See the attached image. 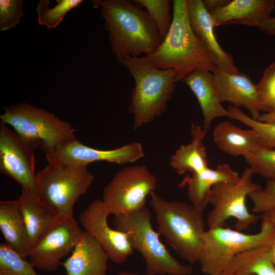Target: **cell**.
I'll return each instance as SVG.
<instances>
[{
	"instance_id": "6da1fadb",
	"label": "cell",
	"mask_w": 275,
	"mask_h": 275,
	"mask_svg": "<svg viewBox=\"0 0 275 275\" xmlns=\"http://www.w3.org/2000/svg\"><path fill=\"white\" fill-rule=\"evenodd\" d=\"M100 8L111 49L119 63L129 57L154 52L163 39L146 10L127 0H94Z\"/></svg>"
},
{
	"instance_id": "7a4b0ae2",
	"label": "cell",
	"mask_w": 275,
	"mask_h": 275,
	"mask_svg": "<svg viewBox=\"0 0 275 275\" xmlns=\"http://www.w3.org/2000/svg\"><path fill=\"white\" fill-rule=\"evenodd\" d=\"M171 28L159 46L144 56L156 67L175 71L178 82L190 73L217 67L204 44L195 34L189 20L186 0L172 1Z\"/></svg>"
},
{
	"instance_id": "3957f363",
	"label": "cell",
	"mask_w": 275,
	"mask_h": 275,
	"mask_svg": "<svg viewBox=\"0 0 275 275\" xmlns=\"http://www.w3.org/2000/svg\"><path fill=\"white\" fill-rule=\"evenodd\" d=\"M121 64L134 79L128 110L136 130L165 112L176 87V72L156 67L145 57H129Z\"/></svg>"
},
{
	"instance_id": "277c9868",
	"label": "cell",
	"mask_w": 275,
	"mask_h": 275,
	"mask_svg": "<svg viewBox=\"0 0 275 275\" xmlns=\"http://www.w3.org/2000/svg\"><path fill=\"white\" fill-rule=\"evenodd\" d=\"M150 196L158 233L181 258L190 264L198 262L206 231L203 211L191 204L167 200L155 191Z\"/></svg>"
},
{
	"instance_id": "5b68a950",
	"label": "cell",
	"mask_w": 275,
	"mask_h": 275,
	"mask_svg": "<svg viewBox=\"0 0 275 275\" xmlns=\"http://www.w3.org/2000/svg\"><path fill=\"white\" fill-rule=\"evenodd\" d=\"M152 213L147 207L127 214L115 215V229L127 234L133 250L142 255L148 275H190V265L179 262L159 239V233L153 229Z\"/></svg>"
},
{
	"instance_id": "8992f818",
	"label": "cell",
	"mask_w": 275,
	"mask_h": 275,
	"mask_svg": "<svg viewBox=\"0 0 275 275\" xmlns=\"http://www.w3.org/2000/svg\"><path fill=\"white\" fill-rule=\"evenodd\" d=\"M3 108L1 122L10 126L33 150L41 147L46 154L61 144L76 138V129L70 123L45 109L25 103Z\"/></svg>"
},
{
	"instance_id": "52a82bcc",
	"label": "cell",
	"mask_w": 275,
	"mask_h": 275,
	"mask_svg": "<svg viewBox=\"0 0 275 275\" xmlns=\"http://www.w3.org/2000/svg\"><path fill=\"white\" fill-rule=\"evenodd\" d=\"M274 241L275 228L264 218L259 232L253 234L224 227L208 229L202 236L198 262L204 273L215 275L225 271L238 254L257 246H271Z\"/></svg>"
},
{
	"instance_id": "ba28073f",
	"label": "cell",
	"mask_w": 275,
	"mask_h": 275,
	"mask_svg": "<svg viewBox=\"0 0 275 275\" xmlns=\"http://www.w3.org/2000/svg\"><path fill=\"white\" fill-rule=\"evenodd\" d=\"M39 198L57 216H73L76 201L93 183L87 165L48 162L37 173Z\"/></svg>"
},
{
	"instance_id": "9c48e42d",
	"label": "cell",
	"mask_w": 275,
	"mask_h": 275,
	"mask_svg": "<svg viewBox=\"0 0 275 275\" xmlns=\"http://www.w3.org/2000/svg\"><path fill=\"white\" fill-rule=\"evenodd\" d=\"M254 173L250 167H246L238 180L221 182L212 188L209 205L212 206L206 218L208 229L223 227L226 221L235 218L236 230L242 231L259 219V216L250 213L246 205L249 195L262 187L253 180Z\"/></svg>"
},
{
	"instance_id": "30bf717a",
	"label": "cell",
	"mask_w": 275,
	"mask_h": 275,
	"mask_svg": "<svg viewBox=\"0 0 275 275\" xmlns=\"http://www.w3.org/2000/svg\"><path fill=\"white\" fill-rule=\"evenodd\" d=\"M156 186L157 178L146 166L126 167L105 186L102 201L109 215L127 214L145 208Z\"/></svg>"
},
{
	"instance_id": "8fae6325",
	"label": "cell",
	"mask_w": 275,
	"mask_h": 275,
	"mask_svg": "<svg viewBox=\"0 0 275 275\" xmlns=\"http://www.w3.org/2000/svg\"><path fill=\"white\" fill-rule=\"evenodd\" d=\"M73 216H57L40 240L31 250L29 261L40 270L51 272L71 253L82 233Z\"/></svg>"
},
{
	"instance_id": "7c38bea8",
	"label": "cell",
	"mask_w": 275,
	"mask_h": 275,
	"mask_svg": "<svg viewBox=\"0 0 275 275\" xmlns=\"http://www.w3.org/2000/svg\"><path fill=\"white\" fill-rule=\"evenodd\" d=\"M0 172L39 198L34 150L6 124L0 123Z\"/></svg>"
},
{
	"instance_id": "4fadbf2b",
	"label": "cell",
	"mask_w": 275,
	"mask_h": 275,
	"mask_svg": "<svg viewBox=\"0 0 275 275\" xmlns=\"http://www.w3.org/2000/svg\"><path fill=\"white\" fill-rule=\"evenodd\" d=\"M48 162L64 165H87L96 161L125 164L133 163L144 156L141 143H131L109 150L90 147L76 138L67 141L53 151L45 154Z\"/></svg>"
},
{
	"instance_id": "5bb4252c",
	"label": "cell",
	"mask_w": 275,
	"mask_h": 275,
	"mask_svg": "<svg viewBox=\"0 0 275 275\" xmlns=\"http://www.w3.org/2000/svg\"><path fill=\"white\" fill-rule=\"evenodd\" d=\"M109 215L102 200H95L81 212L79 219L84 230L101 245L109 259L116 264H123L134 250L126 233L108 226Z\"/></svg>"
},
{
	"instance_id": "9a60e30c",
	"label": "cell",
	"mask_w": 275,
	"mask_h": 275,
	"mask_svg": "<svg viewBox=\"0 0 275 275\" xmlns=\"http://www.w3.org/2000/svg\"><path fill=\"white\" fill-rule=\"evenodd\" d=\"M212 74L220 102L228 101L234 106L243 107L250 112L252 118L258 120L262 111L258 101L256 85L249 76L240 72L229 73L218 67Z\"/></svg>"
},
{
	"instance_id": "2e32d148",
	"label": "cell",
	"mask_w": 275,
	"mask_h": 275,
	"mask_svg": "<svg viewBox=\"0 0 275 275\" xmlns=\"http://www.w3.org/2000/svg\"><path fill=\"white\" fill-rule=\"evenodd\" d=\"M189 20L198 38L214 60L217 66L231 73H238L231 56L224 51L215 37L210 13L202 0H186Z\"/></svg>"
},
{
	"instance_id": "e0dca14e",
	"label": "cell",
	"mask_w": 275,
	"mask_h": 275,
	"mask_svg": "<svg viewBox=\"0 0 275 275\" xmlns=\"http://www.w3.org/2000/svg\"><path fill=\"white\" fill-rule=\"evenodd\" d=\"M109 259L101 245L84 230L70 256L62 265L66 275H106Z\"/></svg>"
},
{
	"instance_id": "ac0fdd59",
	"label": "cell",
	"mask_w": 275,
	"mask_h": 275,
	"mask_svg": "<svg viewBox=\"0 0 275 275\" xmlns=\"http://www.w3.org/2000/svg\"><path fill=\"white\" fill-rule=\"evenodd\" d=\"M275 0H233L212 12L214 25L238 23L259 28L271 17Z\"/></svg>"
},
{
	"instance_id": "d6986e66",
	"label": "cell",
	"mask_w": 275,
	"mask_h": 275,
	"mask_svg": "<svg viewBox=\"0 0 275 275\" xmlns=\"http://www.w3.org/2000/svg\"><path fill=\"white\" fill-rule=\"evenodd\" d=\"M192 91L201 107L204 128L208 130L214 119L230 118L231 114L221 104L215 91L213 74L208 70H198L186 76L182 80Z\"/></svg>"
},
{
	"instance_id": "ffe728a7",
	"label": "cell",
	"mask_w": 275,
	"mask_h": 275,
	"mask_svg": "<svg viewBox=\"0 0 275 275\" xmlns=\"http://www.w3.org/2000/svg\"><path fill=\"white\" fill-rule=\"evenodd\" d=\"M212 136L221 151L235 157L242 156L244 158L262 146L255 129H243L229 121L217 123L213 129Z\"/></svg>"
},
{
	"instance_id": "44dd1931",
	"label": "cell",
	"mask_w": 275,
	"mask_h": 275,
	"mask_svg": "<svg viewBox=\"0 0 275 275\" xmlns=\"http://www.w3.org/2000/svg\"><path fill=\"white\" fill-rule=\"evenodd\" d=\"M240 175L229 163L218 165L214 169L208 168L191 174L186 179L187 194L191 204L204 211L209 205V198L212 187L221 182H235Z\"/></svg>"
},
{
	"instance_id": "7402d4cb",
	"label": "cell",
	"mask_w": 275,
	"mask_h": 275,
	"mask_svg": "<svg viewBox=\"0 0 275 275\" xmlns=\"http://www.w3.org/2000/svg\"><path fill=\"white\" fill-rule=\"evenodd\" d=\"M207 130L199 125L191 123V142L181 145L171 157L170 166L178 175L187 172L191 174L209 168L206 149L204 140Z\"/></svg>"
},
{
	"instance_id": "603a6c76",
	"label": "cell",
	"mask_w": 275,
	"mask_h": 275,
	"mask_svg": "<svg viewBox=\"0 0 275 275\" xmlns=\"http://www.w3.org/2000/svg\"><path fill=\"white\" fill-rule=\"evenodd\" d=\"M17 200L31 250L48 230L57 216L39 198L22 188Z\"/></svg>"
},
{
	"instance_id": "cb8c5ba5",
	"label": "cell",
	"mask_w": 275,
	"mask_h": 275,
	"mask_svg": "<svg viewBox=\"0 0 275 275\" xmlns=\"http://www.w3.org/2000/svg\"><path fill=\"white\" fill-rule=\"evenodd\" d=\"M0 229L6 243L24 258L31 249L18 200L0 202Z\"/></svg>"
},
{
	"instance_id": "d4e9b609",
	"label": "cell",
	"mask_w": 275,
	"mask_h": 275,
	"mask_svg": "<svg viewBox=\"0 0 275 275\" xmlns=\"http://www.w3.org/2000/svg\"><path fill=\"white\" fill-rule=\"evenodd\" d=\"M270 246H257L238 254L225 271L244 274L275 275V266L270 258Z\"/></svg>"
},
{
	"instance_id": "484cf974",
	"label": "cell",
	"mask_w": 275,
	"mask_h": 275,
	"mask_svg": "<svg viewBox=\"0 0 275 275\" xmlns=\"http://www.w3.org/2000/svg\"><path fill=\"white\" fill-rule=\"evenodd\" d=\"M57 4L49 7V1L40 0L37 5L38 22L48 29L57 28L65 15L84 2L83 0H57Z\"/></svg>"
},
{
	"instance_id": "4316f807",
	"label": "cell",
	"mask_w": 275,
	"mask_h": 275,
	"mask_svg": "<svg viewBox=\"0 0 275 275\" xmlns=\"http://www.w3.org/2000/svg\"><path fill=\"white\" fill-rule=\"evenodd\" d=\"M34 267L6 243L0 244V275H39Z\"/></svg>"
},
{
	"instance_id": "83f0119b",
	"label": "cell",
	"mask_w": 275,
	"mask_h": 275,
	"mask_svg": "<svg viewBox=\"0 0 275 275\" xmlns=\"http://www.w3.org/2000/svg\"><path fill=\"white\" fill-rule=\"evenodd\" d=\"M136 5L145 9L155 23L163 39L168 34L172 22L170 0H133Z\"/></svg>"
},
{
	"instance_id": "f1b7e54d",
	"label": "cell",
	"mask_w": 275,
	"mask_h": 275,
	"mask_svg": "<svg viewBox=\"0 0 275 275\" xmlns=\"http://www.w3.org/2000/svg\"><path fill=\"white\" fill-rule=\"evenodd\" d=\"M228 110L231 114L230 118L237 120L257 132L263 146L275 148V124L254 120L233 105L229 106Z\"/></svg>"
},
{
	"instance_id": "f546056e",
	"label": "cell",
	"mask_w": 275,
	"mask_h": 275,
	"mask_svg": "<svg viewBox=\"0 0 275 275\" xmlns=\"http://www.w3.org/2000/svg\"><path fill=\"white\" fill-rule=\"evenodd\" d=\"M254 174L275 180V149L263 146L244 158Z\"/></svg>"
},
{
	"instance_id": "4dcf8cb0",
	"label": "cell",
	"mask_w": 275,
	"mask_h": 275,
	"mask_svg": "<svg viewBox=\"0 0 275 275\" xmlns=\"http://www.w3.org/2000/svg\"><path fill=\"white\" fill-rule=\"evenodd\" d=\"M259 104L266 113L275 111V61L264 71L256 85Z\"/></svg>"
},
{
	"instance_id": "1f68e13d",
	"label": "cell",
	"mask_w": 275,
	"mask_h": 275,
	"mask_svg": "<svg viewBox=\"0 0 275 275\" xmlns=\"http://www.w3.org/2000/svg\"><path fill=\"white\" fill-rule=\"evenodd\" d=\"M24 15L22 0H0V31L15 28Z\"/></svg>"
},
{
	"instance_id": "d6a6232c",
	"label": "cell",
	"mask_w": 275,
	"mask_h": 275,
	"mask_svg": "<svg viewBox=\"0 0 275 275\" xmlns=\"http://www.w3.org/2000/svg\"><path fill=\"white\" fill-rule=\"evenodd\" d=\"M249 197L255 213L263 214L275 209V180H268L264 188L251 193Z\"/></svg>"
},
{
	"instance_id": "836d02e7",
	"label": "cell",
	"mask_w": 275,
	"mask_h": 275,
	"mask_svg": "<svg viewBox=\"0 0 275 275\" xmlns=\"http://www.w3.org/2000/svg\"><path fill=\"white\" fill-rule=\"evenodd\" d=\"M259 28L269 35L275 36V17H269Z\"/></svg>"
},
{
	"instance_id": "e575fe53",
	"label": "cell",
	"mask_w": 275,
	"mask_h": 275,
	"mask_svg": "<svg viewBox=\"0 0 275 275\" xmlns=\"http://www.w3.org/2000/svg\"><path fill=\"white\" fill-rule=\"evenodd\" d=\"M230 1L227 0H205L203 1L207 11L211 13L213 11L226 5Z\"/></svg>"
},
{
	"instance_id": "d590c367",
	"label": "cell",
	"mask_w": 275,
	"mask_h": 275,
	"mask_svg": "<svg viewBox=\"0 0 275 275\" xmlns=\"http://www.w3.org/2000/svg\"><path fill=\"white\" fill-rule=\"evenodd\" d=\"M258 120L264 123L275 124V111L261 114Z\"/></svg>"
},
{
	"instance_id": "8d00e7d4",
	"label": "cell",
	"mask_w": 275,
	"mask_h": 275,
	"mask_svg": "<svg viewBox=\"0 0 275 275\" xmlns=\"http://www.w3.org/2000/svg\"><path fill=\"white\" fill-rule=\"evenodd\" d=\"M263 218L267 219L275 228V209L263 214Z\"/></svg>"
},
{
	"instance_id": "74e56055",
	"label": "cell",
	"mask_w": 275,
	"mask_h": 275,
	"mask_svg": "<svg viewBox=\"0 0 275 275\" xmlns=\"http://www.w3.org/2000/svg\"><path fill=\"white\" fill-rule=\"evenodd\" d=\"M270 254L271 261L275 266V241L270 246Z\"/></svg>"
},
{
	"instance_id": "f35d334b",
	"label": "cell",
	"mask_w": 275,
	"mask_h": 275,
	"mask_svg": "<svg viewBox=\"0 0 275 275\" xmlns=\"http://www.w3.org/2000/svg\"><path fill=\"white\" fill-rule=\"evenodd\" d=\"M215 275H255V274H240V273H234V272L225 271Z\"/></svg>"
},
{
	"instance_id": "ab89813d",
	"label": "cell",
	"mask_w": 275,
	"mask_h": 275,
	"mask_svg": "<svg viewBox=\"0 0 275 275\" xmlns=\"http://www.w3.org/2000/svg\"><path fill=\"white\" fill-rule=\"evenodd\" d=\"M119 275H139L134 273H131L126 271H121L119 272Z\"/></svg>"
}]
</instances>
